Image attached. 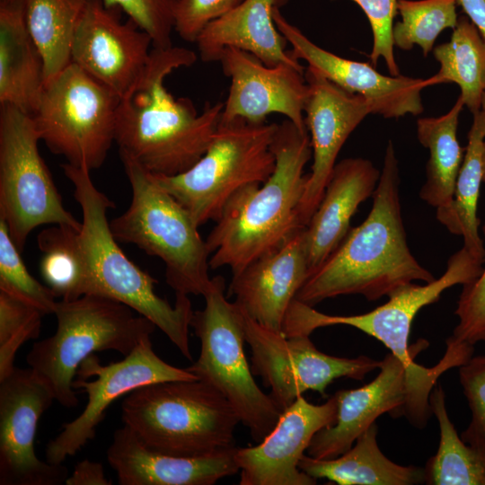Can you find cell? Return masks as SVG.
Masks as SVG:
<instances>
[{
    "label": "cell",
    "instance_id": "1",
    "mask_svg": "<svg viewBox=\"0 0 485 485\" xmlns=\"http://www.w3.org/2000/svg\"><path fill=\"white\" fill-rule=\"evenodd\" d=\"M197 55L181 47L153 48L137 84L120 98L115 143L154 176L189 171L207 152L219 126L223 102H207L198 112L192 101L175 98L164 79L173 70L190 66Z\"/></svg>",
    "mask_w": 485,
    "mask_h": 485
},
{
    "label": "cell",
    "instance_id": "2",
    "mask_svg": "<svg viewBox=\"0 0 485 485\" xmlns=\"http://www.w3.org/2000/svg\"><path fill=\"white\" fill-rule=\"evenodd\" d=\"M372 198L366 218L350 228L340 245L309 273L295 295L297 301L314 306L325 299L347 295L376 301L408 283L435 279L408 245L400 201L399 164L391 140Z\"/></svg>",
    "mask_w": 485,
    "mask_h": 485
},
{
    "label": "cell",
    "instance_id": "3",
    "mask_svg": "<svg viewBox=\"0 0 485 485\" xmlns=\"http://www.w3.org/2000/svg\"><path fill=\"white\" fill-rule=\"evenodd\" d=\"M271 150L272 174L236 192L207 237L211 269L226 266L235 275L305 227L298 208L308 181L304 169L313 156L308 132L285 119L278 124Z\"/></svg>",
    "mask_w": 485,
    "mask_h": 485
},
{
    "label": "cell",
    "instance_id": "4",
    "mask_svg": "<svg viewBox=\"0 0 485 485\" xmlns=\"http://www.w3.org/2000/svg\"><path fill=\"white\" fill-rule=\"evenodd\" d=\"M74 186L82 214L80 241L87 263L85 295L120 302L152 322L187 359L192 355L189 329L194 311L187 295L175 294L172 305L154 291L157 280L132 262L113 236L107 211L113 202L93 184L86 168L61 165Z\"/></svg>",
    "mask_w": 485,
    "mask_h": 485
},
{
    "label": "cell",
    "instance_id": "5",
    "mask_svg": "<svg viewBox=\"0 0 485 485\" xmlns=\"http://www.w3.org/2000/svg\"><path fill=\"white\" fill-rule=\"evenodd\" d=\"M122 420L148 448L195 457L235 446L240 419L230 402L201 380L154 383L124 398Z\"/></svg>",
    "mask_w": 485,
    "mask_h": 485
},
{
    "label": "cell",
    "instance_id": "6",
    "mask_svg": "<svg viewBox=\"0 0 485 485\" xmlns=\"http://www.w3.org/2000/svg\"><path fill=\"white\" fill-rule=\"evenodd\" d=\"M445 342V352L434 366L407 364L389 352L371 382L357 389L336 392V421L313 436L307 454L322 460L338 457L384 413L392 418L404 417L418 428H425L433 414L429 395L438 378L450 368L466 363L474 351V346L450 337Z\"/></svg>",
    "mask_w": 485,
    "mask_h": 485
},
{
    "label": "cell",
    "instance_id": "7",
    "mask_svg": "<svg viewBox=\"0 0 485 485\" xmlns=\"http://www.w3.org/2000/svg\"><path fill=\"white\" fill-rule=\"evenodd\" d=\"M119 154L132 198L128 208L110 222L113 236L163 260L166 282L175 294L203 295L211 281L210 253L199 226L153 174L126 154Z\"/></svg>",
    "mask_w": 485,
    "mask_h": 485
},
{
    "label": "cell",
    "instance_id": "8",
    "mask_svg": "<svg viewBox=\"0 0 485 485\" xmlns=\"http://www.w3.org/2000/svg\"><path fill=\"white\" fill-rule=\"evenodd\" d=\"M116 300L84 295L57 302L54 335L33 344L27 364L66 408L77 406L73 387L80 364L94 352L114 350L128 356L156 326Z\"/></svg>",
    "mask_w": 485,
    "mask_h": 485
},
{
    "label": "cell",
    "instance_id": "9",
    "mask_svg": "<svg viewBox=\"0 0 485 485\" xmlns=\"http://www.w3.org/2000/svg\"><path fill=\"white\" fill-rule=\"evenodd\" d=\"M276 123L243 119L221 122L204 155L189 171L154 176L200 226L216 222L231 198L243 187L264 183L275 170L271 144Z\"/></svg>",
    "mask_w": 485,
    "mask_h": 485
},
{
    "label": "cell",
    "instance_id": "10",
    "mask_svg": "<svg viewBox=\"0 0 485 485\" xmlns=\"http://www.w3.org/2000/svg\"><path fill=\"white\" fill-rule=\"evenodd\" d=\"M225 281L211 278L203 295L205 306L195 311L190 326L200 340V354L186 367L216 389L233 406L252 438L260 442L275 427L281 410L256 384L244 353L241 312L227 300Z\"/></svg>",
    "mask_w": 485,
    "mask_h": 485
},
{
    "label": "cell",
    "instance_id": "11",
    "mask_svg": "<svg viewBox=\"0 0 485 485\" xmlns=\"http://www.w3.org/2000/svg\"><path fill=\"white\" fill-rule=\"evenodd\" d=\"M120 97L71 63L47 82L32 119L41 141L66 163L93 171L115 142Z\"/></svg>",
    "mask_w": 485,
    "mask_h": 485
},
{
    "label": "cell",
    "instance_id": "12",
    "mask_svg": "<svg viewBox=\"0 0 485 485\" xmlns=\"http://www.w3.org/2000/svg\"><path fill=\"white\" fill-rule=\"evenodd\" d=\"M0 217L22 252L30 233L42 225L81 228L66 209L42 159L32 116L0 104Z\"/></svg>",
    "mask_w": 485,
    "mask_h": 485
},
{
    "label": "cell",
    "instance_id": "13",
    "mask_svg": "<svg viewBox=\"0 0 485 485\" xmlns=\"http://www.w3.org/2000/svg\"><path fill=\"white\" fill-rule=\"evenodd\" d=\"M483 264L463 247L449 258L441 277L423 285L414 282L403 285L389 294L386 303L362 314L328 315L295 299L286 315L282 334L310 336L318 328L348 325L376 339L403 362L412 363L429 346L425 339L409 346L410 328L417 313L437 302L445 290L476 279Z\"/></svg>",
    "mask_w": 485,
    "mask_h": 485
},
{
    "label": "cell",
    "instance_id": "14",
    "mask_svg": "<svg viewBox=\"0 0 485 485\" xmlns=\"http://www.w3.org/2000/svg\"><path fill=\"white\" fill-rule=\"evenodd\" d=\"M240 312L245 342L251 350V372L270 388L269 395L281 411L306 391L326 398V388L335 379L360 381L380 367L381 360L366 356L327 355L316 348L309 336L286 337Z\"/></svg>",
    "mask_w": 485,
    "mask_h": 485
},
{
    "label": "cell",
    "instance_id": "15",
    "mask_svg": "<svg viewBox=\"0 0 485 485\" xmlns=\"http://www.w3.org/2000/svg\"><path fill=\"white\" fill-rule=\"evenodd\" d=\"M186 368L173 366L153 349L150 336L146 337L124 358L103 366L95 355L79 366L74 389L87 394V403L74 420L65 423L62 431L45 448L46 461L62 464L94 438L97 426L104 419L108 407L118 398L144 385L165 381L197 380Z\"/></svg>",
    "mask_w": 485,
    "mask_h": 485
},
{
    "label": "cell",
    "instance_id": "16",
    "mask_svg": "<svg viewBox=\"0 0 485 485\" xmlns=\"http://www.w3.org/2000/svg\"><path fill=\"white\" fill-rule=\"evenodd\" d=\"M55 401L47 384L29 367L0 380V484L59 485L68 470L39 459L34 450L38 422Z\"/></svg>",
    "mask_w": 485,
    "mask_h": 485
},
{
    "label": "cell",
    "instance_id": "17",
    "mask_svg": "<svg viewBox=\"0 0 485 485\" xmlns=\"http://www.w3.org/2000/svg\"><path fill=\"white\" fill-rule=\"evenodd\" d=\"M122 10L104 0H89L72 46V63L120 98L145 73L151 57L150 35Z\"/></svg>",
    "mask_w": 485,
    "mask_h": 485
},
{
    "label": "cell",
    "instance_id": "18",
    "mask_svg": "<svg viewBox=\"0 0 485 485\" xmlns=\"http://www.w3.org/2000/svg\"><path fill=\"white\" fill-rule=\"evenodd\" d=\"M231 85L221 115V122L243 119L264 122L268 115L279 113L302 132H308L304 105L308 84L304 67L290 64L268 66L242 49L225 48L218 60Z\"/></svg>",
    "mask_w": 485,
    "mask_h": 485
},
{
    "label": "cell",
    "instance_id": "19",
    "mask_svg": "<svg viewBox=\"0 0 485 485\" xmlns=\"http://www.w3.org/2000/svg\"><path fill=\"white\" fill-rule=\"evenodd\" d=\"M304 78L309 89L304 122L313 158L298 208L300 221L306 226L322 198L340 149L362 120L374 114V108L363 96L343 90L311 67L304 70Z\"/></svg>",
    "mask_w": 485,
    "mask_h": 485
},
{
    "label": "cell",
    "instance_id": "20",
    "mask_svg": "<svg viewBox=\"0 0 485 485\" xmlns=\"http://www.w3.org/2000/svg\"><path fill=\"white\" fill-rule=\"evenodd\" d=\"M272 15L278 31L292 46L290 51L295 59L304 60L308 67L339 87L368 100L374 114L398 119L423 112L420 93L424 88L434 85L432 77L382 75L368 63L347 59L319 47L290 23L279 7L273 9Z\"/></svg>",
    "mask_w": 485,
    "mask_h": 485
},
{
    "label": "cell",
    "instance_id": "21",
    "mask_svg": "<svg viewBox=\"0 0 485 485\" xmlns=\"http://www.w3.org/2000/svg\"><path fill=\"white\" fill-rule=\"evenodd\" d=\"M337 418L334 394L322 404L302 395L285 409L273 429L255 446L237 447L240 485H313L316 479L298 463L313 436L333 425Z\"/></svg>",
    "mask_w": 485,
    "mask_h": 485
},
{
    "label": "cell",
    "instance_id": "22",
    "mask_svg": "<svg viewBox=\"0 0 485 485\" xmlns=\"http://www.w3.org/2000/svg\"><path fill=\"white\" fill-rule=\"evenodd\" d=\"M308 274L304 227L278 250L233 275L229 295L248 317L282 334L287 311Z\"/></svg>",
    "mask_w": 485,
    "mask_h": 485
},
{
    "label": "cell",
    "instance_id": "23",
    "mask_svg": "<svg viewBox=\"0 0 485 485\" xmlns=\"http://www.w3.org/2000/svg\"><path fill=\"white\" fill-rule=\"evenodd\" d=\"M236 448L195 457L166 454L146 447L124 425L113 434L107 460L120 485H213L239 472Z\"/></svg>",
    "mask_w": 485,
    "mask_h": 485
},
{
    "label": "cell",
    "instance_id": "24",
    "mask_svg": "<svg viewBox=\"0 0 485 485\" xmlns=\"http://www.w3.org/2000/svg\"><path fill=\"white\" fill-rule=\"evenodd\" d=\"M380 174L371 161L361 157L345 158L335 164L322 198L305 226L309 273L348 234L352 216L373 196Z\"/></svg>",
    "mask_w": 485,
    "mask_h": 485
},
{
    "label": "cell",
    "instance_id": "25",
    "mask_svg": "<svg viewBox=\"0 0 485 485\" xmlns=\"http://www.w3.org/2000/svg\"><path fill=\"white\" fill-rule=\"evenodd\" d=\"M286 0H243L225 15L208 23L197 38L198 56L203 62H216L225 48L247 51L268 66L290 64L301 66L273 20V9Z\"/></svg>",
    "mask_w": 485,
    "mask_h": 485
},
{
    "label": "cell",
    "instance_id": "26",
    "mask_svg": "<svg viewBox=\"0 0 485 485\" xmlns=\"http://www.w3.org/2000/svg\"><path fill=\"white\" fill-rule=\"evenodd\" d=\"M44 85V60L29 32L23 0L0 3V104L32 115Z\"/></svg>",
    "mask_w": 485,
    "mask_h": 485
},
{
    "label": "cell",
    "instance_id": "27",
    "mask_svg": "<svg viewBox=\"0 0 485 485\" xmlns=\"http://www.w3.org/2000/svg\"><path fill=\"white\" fill-rule=\"evenodd\" d=\"M375 422L344 454L329 460L304 454L298 467L314 479L339 485H414L425 482L424 468L400 465L380 450Z\"/></svg>",
    "mask_w": 485,
    "mask_h": 485
},
{
    "label": "cell",
    "instance_id": "28",
    "mask_svg": "<svg viewBox=\"0 0 485 485\" xmlns=\"http://www.w3.org/2000/svg\"><path fill=\"white\" fill-rule=\"evenodd\" d=\"M463 106L459 96L447 113L417 120V137L429 152L427 179L419 190V197L436 212L447 210L454 200L455 183L463 160V148L457 139L458 121Z\"/></svg>",
    "mask_w": 485,
    "mask_h": 485
},
{
    "label": "cell",
    "instance_id": "29",
    "mask_svg": "<svg viewBox=\"0 0 485 485\" xmlns=\"http://www.w3.org/2000/svg\"><path fill=\"white\" fill-rule=\"evenodd\" d=\"M484 119L481 111L473 114L468 144L456 180L454 200L445 211L436 212V219L453 234L463 239V246L485 263V247L480 236L477 216L480 190L483 181L482 149Z\"/></svg>",
    "mask_w": 485,
    "mask_h": 485
},
{
    "label": "cell",
    "instance_id": "30",
    "mask_svg": "<svg viewBox=\"0 0 485 485\" xmlns=\"http://www.w3.org/2000/svg\"><path fill=\"white\" fill-rule=\"evenodd\" d=\"M89 0H23L29 32L42 55L45 84L72 63L76 29Z\"/></svg>",
    "mask_w": 485,
    "mask_h": 485
},
{
    "label": "cell",
    "instance_id": "31",
    "mask_svg": "<svg viewBox=\"0 0 485 485\" xmlns=\"http://www.w3.org/2000/svg\"><path fill=\"white\" fill-rule=\"evenodd\" d=\"M440 69L431 76L434 84H456L464 106L473 114L481 110L485 93V40L475 25L464 16L457 24L448 42L433 49Z\"/></svg>",
    "mask_w": 485,
    "mask_h": 485
},
{
    "label": "cell",
    "instance_id": "32",
    "mask_svg": "<svg viewBox=\"0 0 485 485\" xmlns=\"http://www.w3.org/2000/svg\"><path fill=\"white\" fill-rule=\"evenodd\" d=\"M429 404L439 426L438 449L424 468L428 485H485V454L465 443L457 434L445 405V394L436 384Z\"/></svg>",
    "mask_w": 485,
    "mask_h": 485
},
{
    "label": "cell",
    "instance_id": "33",
    "mask_svg": "<svg viewBox=\"0 0 485 485\" xmlns=\"http://www.w3.org/2000/svg\"><path fill=\"white\" fill-rule=\"evenodd\" d=\"M80 230L69 225H53L37 236L41 251L40 272L57 298L70 301L85 295L87 263L80 241Z\"/></svg>",
    "mask_w": 485,
    "mask_h": 485
},
{
    "label": "cell",
    "instance_id": "34",
    "mask_svg": "<svg viewBox=\"0 0 485 485\" xmlns=\"http://www.w3.org/2000/svg\"><path fill=\"white\" fill-rule=\"evenodd\" d=\"M457 4L458 0H398L401 21L392 28L394 46L409 50L418 45L428 56L439 34L455 28Z\"/></svg>",
    "mask_w": 485,
    "mask_h": 485
},
{
    "label": "cell",
    "instance_id": "35",
    "mask_svg": "<svg viewBox=\"0 0 485 485\" xmlns=\"http://www.w3.org/2000/svg\"><path fill=\"white\" fill-rule=\"evenodd\" d=\"M20 253L0 217V290L35 306L45 315L54 313L57 297L31 275Z\"/></svg>",
    "mask_w": 485,
    "mask_h": 485
},
{
    "label": "cell",
    "instance_id": "36",
    "mask_svg": "<svg viewBox=\"0 0 485 485\" xmlns=\"http://www.w3.org/2000/svg\"><path fill=\"white\" fill-rule=\"evenodd\" d=\"M45 314L35 306L0 290V380L13 369L15 354L37 339Z\"/></svg>",
    "mask_w": 485,
    "mask_h": 485
},
{
    "label": "cell",
    "instance_id": "37",
    "mask_svg": "<svg viewBox=\"0 0 485 485\" xmlns=\"http://www.w3.org/2000/svg\"><path fill=\"white\" fill-rule=\"evenodd\" d=\"M107 5H116L128 18L147 32L153 48H167L172 46L174 13L180 0H104Z\"/></svg>",
    "mask_w": 485,
    "mask_h": 485
},
{
    "label": "cell",
    "instance_id": "38",
    "mask_svg": "<svg viewBox=\"0 0 485 485\" xmlns=\"http://www.w3.org/2000/svg\"><path fill=\"white\" fill-rule=\"evenodd\" d=\"M459 381L471 410L462 439L485 454V354L459 366Z\"/></svg>",
    "mask_w": 485,
    "mask_h": 485
},
{
    "label": "cell",
    "instance_id": "39",
    "mask_svg": "<svg viewBox=\"0 0 485 485\" xmlns=\"http://www.w3.org/2000/svg\"><path fill=\"white\" fill-rule=\"evenodd\" d=\"M482 233L485 236V222ZM454 314L458 323L450 338L472 346L485 341V267L476 279L463 285Z\"/></svg>",
    "mask_w": 485,
    "mask_h": 485
},
{
    "label": "cell",
    "instance_id": "40",
    "mask_svg": "<svg viewBox=\"0 0 485 485\" xmlns=\"http://www.w3.org/2000/svg\"><path fill=\"white\" fill-rule=\"evenodd\" d=\"M366 15L372 33L373 48L370 59L375 66L383 58L390 75H399L400 70L394 57L392 40L393 18L397 13L398 0H352Z\"/></svg>",
    "mask_w": 485,
    "mask_h": 485
},
{
    "label": "cell",
    "instance_id": "41",
    "mask_svg": "<svg viewBox=\"0 0 485 485\" xmlns=\"http://www.w3.org/2000/svg\"><path fill=\"white\" fill-rule=\"evenodd\" d=\"M243 0H180L174 13V31L187 42H196L211 22L236 8Z\"/></svg>",
    "mask_w": 485,
    "mask_h": 485
},
{
    "label": "cell",
    "instance_id": "42",
    "mask_svg": "<svg viewBox=\"0 0 485 485\" xmlns=\"http://www.w3.org/2000/svg\"><path fill=\"white\" fill-rule=\"evenodd\" d=\"M66 485H110L100 463L84 460L76 464L66 481Z\"/></svg>",
    "mask_w": 485,
    "mask_h": 485
},
{
    "label": "cell",
    "instance_id": "43",
    "mask_svg": "<svg viewBox=\"0 0 485 485\" xmlns=\"http://www.w3.org/2000/svg\"><path fill=\"white\" fill-rule=\"evenodd\" d=\"M458 4L485 40V0H458Z\"/></svg>",
    "mask_w": 485,
    "mask_h": 485
},
{
    "label": "cell",
    "instance_id": "44",
    "mask_svg": "<svg viewBox=\"0 0 485 485\" xmlns=\"http://www.w3.org/2000/svg\"><path fill=\"white\" fill-rule=\"evenodd\" d=\"M480 111L481 112L482 116H483V119H484V132H485V93L482 96V100H481V110Z\"/></svg>",
    "mask_w": 485,
    "mask_h": 485
},
{
    "label": "cell",
    "instance_id": "45",
    "mask_svg": "<svg viewBox=\"0 0 485 485\" xmlns=\"http://www.w3.org/2000/svg\"><path fill=\"white\" fill-rule=\"evenodd\" d=\"M482 171H483V182H485V140L483 143V149H482Z\"/></svg>",
    "mask_w": 485,
    "mask_h": 485
},
{
    "label": "cell",
    "instance_id": "46",
    "mask_svg": "<svg viewBox=\"0 0 485 485\" xmlns=\"http://www.w3.org/2000/svg\"><path fill=\"white\" fill-rule=\"evenodd\" d=\"M13 0H0V3H7V2H11Z\"/></svg>",
    "mask_w": 485,
    "mask_h": 485
}]
</instances>
